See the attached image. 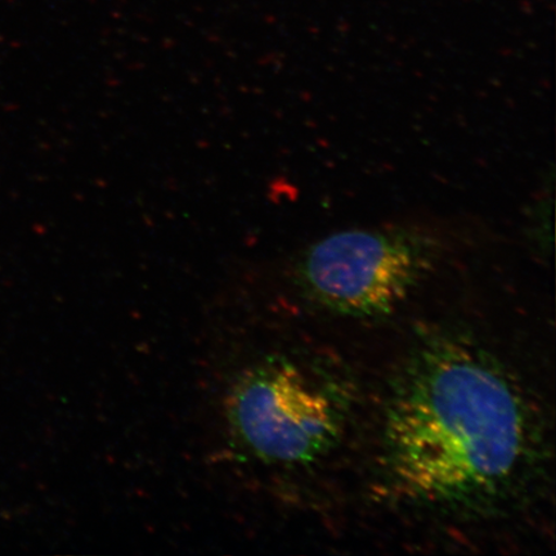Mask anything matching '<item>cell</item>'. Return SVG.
I'll list each match as a JSON object with an SVG mask.
<instances>
[{"mask_svg":"<svg viewBox=\"0 0 556 556\" xmlns=\"http://www.w3.org/2000/svg\"><path fill=\"white\" fill-rule=\"evenodd\" d=\"M381 463L403 500L476 513L510 500L536 467V416L491 353L438 333L417 343L392 381Z\"/></svg>","mask_w":556,"mask_h":556,"instance_id":"cell-1","label":"cell"},{"mask_svg":"<svg viewBox=\"0 0 556 556\" xmlns=\"http://www.w3.org/2000/svg\"><path fill=\"white\" fill-rule=\"evenodd\" d=\"M433 236L417 229H352L313 243L298 263L304 294L338 315H389L432 269Z\"/></svg>","mask_w":556,"mask_h":556,"instance_id":"cell-2","label":"cell"},{"mask_svg":"<svg viewBox=\"0 0 556 556\" xmlns=\"http://www.w3.org/2000/svg\"><path fill=\"white\" fill-rule=\"evenodd\" d=\"M228 419L262 460L307 465L337 446L345 412L331 386L295 365L278 363L240 379L228 399Z\"/></svg>","mask_w":556,"mask_h":556,"instance_id":"cell-3","label":"cell"}]
</instances>
